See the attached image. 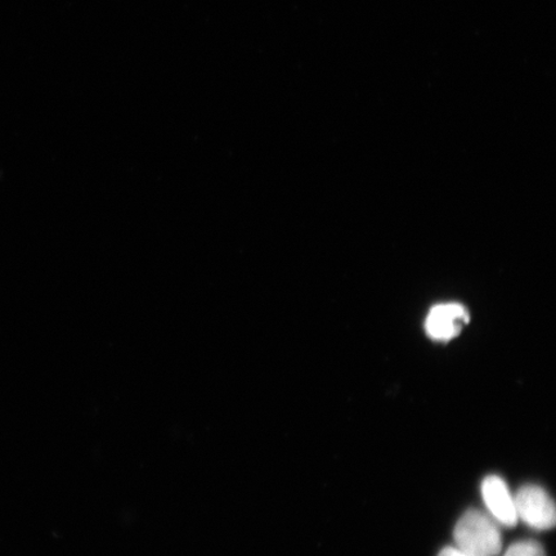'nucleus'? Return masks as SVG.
<instances>
[{"instance_id":"obj_1","label":"nucleus","mask_w":556,"mask_h":556,"mask_svg":"<svg viewBox=\"0 0 556 556\" xmlns=\"http://www.w3.org/2000/svg\"><path fill=\"white\" fill-rule=\"evenodd\" d=\"M457 551L468 556H497L503 540L495 519L479 510L464 514L455 528Z\"/></svg>"},{"instance_id":"obj_2","label":"nucleus","mask_w":556,"mask_h":556,"mask_svg":"<svg viewBox=\"0 0 556 556\" xmlns=\"http://www.w3.org/2000/svg\"><path fill=\"white\" fill-rule=\"evenodd\" d=\"M518 519L534 530H552L556 521V511L553 498L539 485H526L514 497Z\"/></svg>"},{"instance_id":"obj_3","label":"nucleus","mask_w":556,"mask_h":556,"mask_svg":"<svg viewBox=\"0 0 556 556\" xmlns=\"http://www.w3.org/2000/svg\"><path fill=\"white\" fill-rule=\"evenodd\" d=\"M470 321L469 312L458 303L438 304L430 309L426 321V331L437 342L455 339Z\"/></svg>"},{"instance_id":"obj_4","label":"nucleus","mask_w":556,"mask_h":556,"mask_svg":"<svg viewBox=\"0 0 556 556\" xmlns=\"http://www.w3.org/2000/svg\"><path fill=\"white\" fill-rule=\"evenodd\" d=\"M482 495L486 509L490 510L493 519L506 527L517 525L516 503H514V497L502 478L496 476L486 477L482 484Z\"/></svg>"},{"instance_id":"obj_5","label":"nucleus","mask_w":556,"mask_h":556,"mask_svg":"<svg viewBox=\"0 0 556 556\" xmlns=\"http://www.w3.org/2000/svg\"><path fill=\"white\" fill-rule=\"evenodd\" d=\"M505 556H546V554L538 542L521 541L510 546Z\"/></svg>"},{"instance_id":"obj_6","label":"nucleus","mask_w":556,"mask_h":556,"mask_svg":"<svg viewBox=\"0 0 556 556\" xmlns=\"http://www.w3.org/2000/svg\"><path fill=\"white\" fill-rule=\"evenodd\" d=\"M440 556H468V555H465L460 551H457L456 547H447L441 552Z\"/></svg>"}]
</instances>
